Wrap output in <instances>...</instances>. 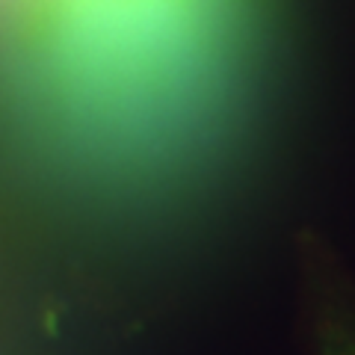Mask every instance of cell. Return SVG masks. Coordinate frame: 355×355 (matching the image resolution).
Wrapping results in <instances>:
<instances>
[{
	"instance_id": "1",
	"label": "cell",
	"mask_w": 355,
	"mask_h": 355,
	"mask_svg": "<svg viewBox=\"0 0 355 355\" xmlns=\"http://www.w3.org/2000/svg\"><path fill=\"white\" fill-rule=\"evenodd\" d=\"M326 355H352V352H338V349H331V343L326 347Z\"/></svg>"
}]
</instances>
